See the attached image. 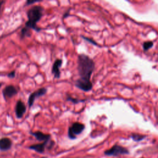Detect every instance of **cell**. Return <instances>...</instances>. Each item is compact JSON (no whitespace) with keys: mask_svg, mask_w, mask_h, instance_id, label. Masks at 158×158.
<instances>
[{"mask_svg":"<svg viewBox=\"0 0 158 158\" xmlns=\"http://www.w3.org/2000/svg\"><path fill=\"white\" fill-rule=\"evenodd\" d=\"M69 12H70V10H68L67 12H66L64 14V15H63V19H65V18H66L67 17L69 16Z\"/></svg>","mask_w":158,"mask_h":158,"instance_id":"d6986e66","label":"cell"},{"mask_svg":"<svg viewBox=\"0 0 158 158\" xmlns=\"http://www.w3.org/2000/svg\"><path fill=\"white\" fill-rule=\"evenodd\" d=\"M153 43L151 42H146L143 44V49L145 51L148 50V49L151 48V47L153 46Z\"/></svg>","mask_w":158,"mask_h":158,"instance_id":"5bb4252c","label":"cell"},{"mask_svg":"<svg viewBox=\"0 0 158 158\" xmlns=\"http://www.w3.org/2000/svg\"><path fill=\"white\" fill-rule=\"evenodd\" d=\"M85 126L80 122H74L70 126L68 130V137L70 139H75L77 136L80 135L84 130Z\"/></svg>","mask_w":158,"mask_h":158,"instance_id":"3957f363","label":"cell"},{"mask_svg":"<svg viewBox=\"0 0 158 158\" xmlns=\"http://www.w3.org/2000/svg\"><path fill=\"white\" fill-rule=\"evenodd\" d=\"M62 60L61 59H56L55 60L52 67L51 73L54 75L55 78H59L61 77V71L59 68L62 66Z\"/></svg>","mask_w":158,"mask_h":158,"instance_id":"ba28073f","label":"cell"},{"mask_svg":"<svg viewBox=\"0 0 158 158\" xmlns=\"http://www.w3.org/2000/svg\"><path fill=\"white\" fill-rule=\"evenodd\" d=\"M30 133L34 135L38 141H49L51 139V135H50V134H45L40 131H37L35 132H30Z\"/></svg>","mask_w":158,"mask_h":158,"instance_id":"9c48e42d","label":"cell"},{"mask_svg":"<svg viewBox=\"0 0 158 158\" xmlns=\"http://www.w3.org/2000/svg\"><path fill=\"white\" fill-rule=\"evenodd\" d=\"M31 31L29 29H26V27H23L21 29L20 33V39H23L26 37H31Z\"/></svg>","mask_w":158,"mask_h":158,"instance_id":"7c38bea8","label":"cell"},{"mask_svg":"<svg viewBox=\"0 0 158 158\" xmlns=\"http://www.w3.org/2000/svg\"><path fill=\"white\" fill-rule=\"evenodd\" d=\"M4 3H5L4 1H0V12H1V8H2V7H3V4H4Z\"/></svg>","mask_w":158,"mask_h":158,"instance_id":"ffe728a7","label":"cell"},{"mask_svg":"<svg viewBox=\"0 0 158 158\" xmlns=\"http://www.w3.org/2000/svg\"><path fill=\"white\" fill-rule=\"evenodd\" d=\"M12 141L7 137H4L0 139V150L1 151H7L12 147Z\"/></svg>","mask_w":158,"mask_h":158,"instance_id":"30bf717a","label":"cell"},{"mask_svg":"<svg viewBox=\"0 0 158 158\" xmlns=\"http://www.w3.org/2000/svg\"><path fill=\"white\" fill-rule=\"evenodd\" d=\"M129 153L128 150L124 147L119 145H114L111 148L106 150L105 154L107 156H117L122 154H127Z\"/></svg>","mask_w":158,"mask_h":158,"instance_id":"277c9868","label":"cell"},{"mask_svg":"<svg viewBox=\"0 0 158 158\" xmlns=\"http://www.w3.org/2000/svg\"><path fill=\"white\" fill-rule=\"evenodd\" d=\"M46 92H47V89L43 87V88H40L38 90L31 93L29 97V100H28L29 108H31V107L34 105L35 99L37 98L44 96L46 93Z\"/></svg>","mask_w":158,"mask_h":158,"instance_id":"5b68a950","label":"cell"},{"mask_svg":"<svg viewBox=\"0 0 158 158\" xmlns=\"http://www.w3.org/2000/svg\"><path fill=\"white\" fill-rule=\"evenodd\" d=\"M66 100L67 101H70V102H73L74 104H78L79 102H85L86 101V99H78L77 98H74L72 97L69 96V95H67V98H66Z\"/></svg>","mask_w":158,"mask_h":158,"instance_id":"4fadbf2b","label":"cell"},{"mask_svg":"<svg viewBox=\"0 0 158 158\" xmlns=\"http://www.w3.org/2000/svg\"><path fill=\"white\" fill-rule=\"evenodd\" d=\"M42 158H46V157H42Z\"/></svg>","mask_w":158,"mask_h":158,"instance_id":"7402d4cb","label":"cell"},{"mask_svg":"<svg viewBox=\"0 0 158 158\" xmlns=\"http://www.w3.org/2000/svg\"><path fill=\"white\" fill-rule=\"evenodd\" d=\"M77 70L79 78L75 81V85L78 89L83 91H89L93 88L90 80L95 65L93 60L87 55L80 54L77 59Z\"/></svg>","mask_w":158,"mask_h":158,"instance_id":"6da1fadb","label":"cell"},{"mask_svg":"<svg viewBox=\"0 0 158 158\" xmlns=\"http://www.w3.org/2000/svg\"><path fill=\"white\" fill-rule=\"evenodd\" d=\"M132 138L134 140H135L137 141H140L142 139H143L144 138V136L143 135H137V134H135V135H133L132 136Z\"/></svg>","mask_w":158,"mask_h":158,"instance_id":"9a60e30c","label":"cell"},{"mask_svg":"<svg viewBox=\"0 0 158 158\" xmlns=\"http://www.w3.org/2000/svg\"><path fill=\"white\" fill-rule=\"evenodd\" d=\"M15 70H12L11 72L8 73L7 74V77H9L10 78H14L15 77Z\"/></svg>","mask_w":158,"mask_h":158,"instance_id":"e0dca14e","label":"cell"},{"mask_svg":"<svg viewBox=\"0 0 158 158\" xmlns=\"http://www.w3.org/2000/svg\"><path fill=\"white\" fill-rule=\"evenodd\" d=\"M40 1H39V0H28V1H27V2L26 3L25 6L34 4L36 3L40 2Z\"/></svg>","mask_w":158,"mask_h":158,"instance_id":"2e32d148","label":"cell"},{"mask_svg":"<svg viewBox=\"0 0 158 158\" xmlns=\"http://www.w3.org/2000/svg\"><path fill=\"white\" fill-rule=\"evenodd\" d=\"M2 85H3V84H2L1 83H0V88H1V86H2Z\"/></svg>","mask_w":158,"mask_h":158,"instance_id":"44dd1931","label":"cell"},{"mask_svg":"<svg viewBox=\"0 0 158 158\" xmlns=\"http://www.w3.org/2000/svg\"><path fill=\"white\" fill-rule=\"evenodd\" d=\"M82 37L84 40H85L86 41H88L89 42H90V43H93V44H94V45H98L97 43L95 42H94V41L92 40L91 39H90V38H87V37H84V36H82Z\"/></svg>","mask_w":158,"mask_h":158,"instance_id":"ac0fdd59","label":"cell"},{"mask_svg":"<svg viewBox=\"0 0 158 158\" xmlns=\"http://www.w3.org/2000/svg\"><path fill=\"white\" fill-rule=\"evenodd\" d=\"M27 110V107L24 102L21 100H18L15 107V113L18 118H21Z\"/></svg>","mask_w":158,"mask_h":158,"instance_id":"52a82bcc","label":"cell"},{"mask_svg":"<svg viewBox=\"0 0 158 158\" xmlns=\"http://www.w3.org/2000/svg\"><path fill=\"white\" fill-rule=\"evenodd\" d=\"M44 8L42 6H34L27 11V15L28 21L26 22L25 27L27 29H32L39 32L42 29L37 26V23L40 21L43 15Z\"/></svg>","mask_w":158,"mask_h":158,"instance_id":"7a4b0ae2","label":"cell"},{"mask_svg":"<svg viewBox=\"0 0 158 158\" xmlns=\"http://www.w3.org/2000/svg\"><path fill=\"white\" fill-rule=\"evenodd\" d=\"M48 141H45V142H43V143H41L31 145L29 147V148L34 150V151H35L37 153H43L45 151V148H46L47 144H48Z\"/></svg>","mask_w":158,"mask_h":158,"instance_id":"8fae6325","label":"cell"},{"mask_svg":"<svg viewBox=\"0 0 158 158\" xmlns=\"http://www.w3.org/2000/svg\"><path fill=\"white\" fill-rule=\"evenodd\" d=\"M18 93V91L16 88L12 85H7L6 86H5L2 91L3 98L6 101L16 95Z\"/></svg>","mask_w":158,"mask_h":158,"instance_id":"8992f818","label":"cell"}]
</instances>
